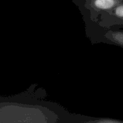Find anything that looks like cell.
I'll return each instance as SVG.
<instances>
[{"label": "cell", "instance_id": "6da1fadb", "mask_svg": "<svg viewBox=\"0 0 123 123\" xmlns=\"http://www.w3.org/2000/svg\"><path fill=\"white\" fill-rule=\"evenodd\" d=\"M122 0H87L92 9L98 12L111 10L120 4Z\"/></svg>", "mask_w": 123, "mask_h": 123}, {"label": "cell", "instance_id": "7a4b0ae2", "mask_svg": "<svg viewBox=\"0 0 123 123\" xmlns=\"http://www.w3.org/2000/svg\"><path fill=\"white\" fill-rule=\"evenodd\" d=\"M108 37H109L111 41L123 46V32L117 31L109 32L108 35Z\"/></svg>", "mask_w": 123, "mask_h": 123}, {"label": "cell", "instance_id": "3957f363", "mask_svg": "<svg viewBox=\"0 0 123 123\" xmlns=\"http://www.w3.org/2000/svg\"><path fill=\"white\" fill-rule=\"evenodd\" d=\"M113 13L117 17L123 18V4H119L113 10Z\"/></svg>", "mask_w": 123, "mask_h": 123}, {"label": "cell", "instance_id": "277c9868", "mask_svg": "<svg viewBox=\"0 0 123 123\" xmlns=\"http://www.w3.org/2000/svg\"><path fill=\"white\" fill-rule=\"evenodd\" d=\"M92 122H96V123H119L121 122L120 121H118V120H109V119H106V120H98V121H94Z\"/></svg>", "mask_w": 123, "mask_h": 123}]
</instances>
